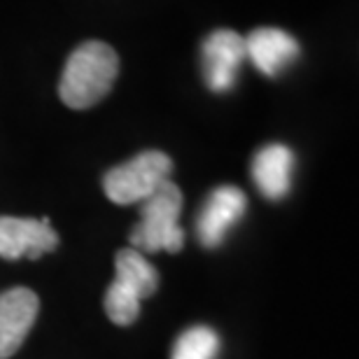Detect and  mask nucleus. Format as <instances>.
I'll return each instance as SVG.
<instances>
[{
  "label": "nucleus",
  "instance_id": "1a4fd4ad",
  "mask_svg": "<svg viewBox=\"0 0 359 359\" xmlns=\"http://www.w3.org/2000/svg\"><path fill=\"white\" fill-rule=\"evenodd\" d=\"M299 56V42L280 28H257L245 38V59L266 77H278Z\"/></svg>",
  "mask_w": 359,
  "mask_h": 359
},
{
  "label": "nucleus",
  "instance_id": "9d476101",
  "mask_svg": "<svg viewBox=\"0 0 359 359\" xmlns=\"http://www.w3.org/2000/svg\"><path fill=\"white\" fill-rule=\"evenodd\" d=\"M294 154L285 145H266L252 159V180L264 198L280 201L292 189Z\"/></svg>",
  "mask_w": 359,
  "mask_h": 359
},
{
  "label": "nucleus",
  "instance_id": "f257e3e1",
  "mask_svg": "<svg viewBox=\"0 0 359 359\" xmlns=\"http://www.w3.org/2000/svg\"><path fill=\"white\" fill-rule=\"evenodd\" d=\"M119 73V56L105 42L89 40L70 54L63 68L59 96L73 110H87L107 96Z\"/></svg>",
  "mask_w": 359,
  "mask_h": 359
},
{
  "label": "nucleus",
  "instance_id": "f03ea898",
  "mask_svg": "<svg viewBox=\"0 0 359 359\" xmlns=\"http://www.w3.org/2000/svg\"><path fill=\"white\" fill-rule=\"evenodd\" d=\"M180 212L182 191L168 180L140 203V222L131 231V248L138 252H180L184 245V231L177 222Z\"/></svg>",
  "mask_w": 359,
  "mask_h": 359
},
{
  "label": "nucleus",
  "instance_id": "7ed1b4c3",
  "mask_svg": "<svg viewBox=\"0 0 359 359\" xmlns=\"http://www.w3.org/2000/svg\"><path fill=\"white\" fill-rule=\"evenodd\" d=\"M114 280L105 294V313L114 325L126 327L135 322L140 301L152 297L159 287V273L133 248L121 250L114 259Z\"/></svg>",
  "mask_w": 359,
  "mask_h": 359
},
{
  "label": "nucleus",
  "instance_id": "20e7f679",
  "mask_svg": "<svg viewBox=\"0 0 359 359\" xmlns=\"http://www.w3.org/2000/svg\"><path fill=\"white\" fill-rule=\"evenodd\" d=\"M173 173V161L168 154L149 149L121 166L107 170L103 177L105 196L117 205L142 203L147 196L159 189L163 182H168Z\"/></svg>",
  "mask_w": 359,
  "mask_h": 359
},
{
  "label": "nucleus",
  "instance_id": "9b49d317",
  "mask_svg": "<svg viewBox=\"0 0 359 359\" xmlns=\"http://www.w3.org/2000/svg\"><path fill=\"white\" fill-rule=\"evenodd\" d=\"M219 353V336L210 327H191L175 341L170 359H215Z\"/></svg>",
  "mask_w": 359,
  "mask_h": 359
},
{
  "label": "nucleus",
  "instance_id": "423d86ee",
  "mask_svg": "<svg viewBox=\"0 0 359 359\" xmlns=\"http://www.w3.org/2000/svg\"><path fill=\"white\" fill-rule=\"evenodd\" d=\"M203 77L212 91L224 93L236 84L238 70L245 61V38L236 31H215L205 38L203 49Z\"/></svg>",
  "mask_w": 359,
  "mask_h": 359
},
{
  "label": "nucleus",
  "instance_id": "0eeeda50",
  "mask_svg": "<svg viewBox=\"0 0 359 359\" xmlns=\"http://www.w3.org/2000/svg\"><path fill=\"white\" fill-rule=\"evenodd\" d=\"M248 210V196L238 187H217L205 198L196 219V236L201 245L219 248L226 233L238 224Z\"/></svg>",
  "mask_w": 359,
  "mask_h": 359
},
{
  "label": "nucleus",
  "instance_id": "6e6552de",
  "mask_svg": "<svg viewBox=\"0 0 359 359\" xmlns=\"http://www.w3.org/2000/svg\"><path fill=\"white\" fill-rule=\"evenodd\" d=\"M38 294L28 287L0 294V359H10L21 348L38 318Z\"/></svg>",
  "mask_w": 359,
  "mask_h": 359
},
{
  "label": "nucleus",
  "instance_id": "39448f33",
  "mask_svg": "<svg viewBox=\"0 0 359 359\" xmlns=\"http://www.w3.org/2000/svg\"><path fill=\"white\" fill-rule=\"evenodd\" d=\"M59 236L54 233L47 217H0V257L10 262L40 259L42 255L54 252Z\"/></svg>",
  "mask_w": 359,
  "mask_h": 359
}]
</instances>
